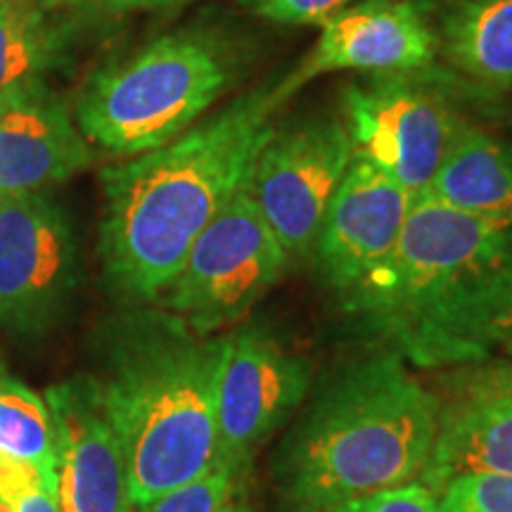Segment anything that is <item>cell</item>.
<instances>
[{"mask_svg":"<svg viewBox=\"0 0 512 512\" xmlns=\"http://www.w3.org/2000/svg\"><path fill=\"white\" fill-rule=\"evenodd\" d=\"M311 377L309 358L271 332L256 325L230 330L216 394V465L247 482L256 451L302 406Z\"/></svg>","mask_w":512,"mask_h":512,"instance_id":"ba28073f","label":"cell"},{"mask_svg":"<svg viewBox=\"0 0 512 512\" xmlns=\"http://www.w3.org/2000/svg\"><path fill=\"white\" fill-rule=\"evenodd\" d=\"M460 475L512 477V366L498 368L489 382L465 399L441 408L437 439L418 482L439 491Z\"/></svg>","mask_w":512,"mask_h":512,"instance_id":"9a60e30c","label":"cell"},{"mask_svg":"<svg viewBox=\"0 0 512 512\" xmlns=\"http://www.w3.org/2000/svg\"><path fill=\"white\" fill-rule=\"evenodd\" d=\"M287 264L290 256L245 185L202 230L157 302L197 335H219L252 311Z\"/></svg>","mask_w":512,"mask_h":512,"instance_id":"8992f818","label":"cell"},{"mask_svg":"<svg viewBox=\"0 0 512 512\" xmlns=\"http://www.w3.org/2000/svg\"><path fill=\"white\" fill-rule=\"evenodd\" d=\"M503 351H505V356H508V361H510V366H512V337L508 339V342H505Z\"/></svg>","mask_w":512,"mask_h":512,"instance_id":"83f0119b","label":"cell"},{"mask_svg":"<svg viewBox=\"0 0 512 512\" xmlns=\"http://www.w3.org/2000/svg\"><path fill=\"white\" fill-rule=\"evenodd\" d=\"M339 302L415 368L489 361L512 337V226L460 214L422 192L394 252Z\"/></svg>","mask_w":512,"mask_h":512,"instance_id":"6da1fadb","label":"cell"},{"mask_svg":"<svg viewBox=\"0 0 512 512\" xmlns=\"http://www.w3.org/2000/svg\"><path fill=\"white\" fill-rule=\"evenodd\" d=\"M0 456L34 465L57 494V432L46 399L0 368Z\"/></svg>","mask_w":512,"mask_h":512,"instance_id":"ac0fdd59","label":"cell"},{"mask_svg":"<svg viewBox=\"0 0 512 512\" xmlns=\"http://www.w3.org/2000/svg\"><path fill=\"white\" fill-rule=\"evenodd\" d=\"M228 332L197 335L171 311L138 306L102 325L91 375L140 508L216 467V394Z\"/></svg>","mask_w":512,"mask_h":512,"instance_id":"3957f363","label":"cell"},{"mask_svg":"<svg viewBox=\"0 0 512 512\" xmlns=\"http://www.w3.org/2000/svg\"><path fill=\"white\" fill-rule=\"evenodd\" d=\"M344 124L354 155L368 159L411 195L430 190L463 119L439 93L403 74L349 83Z\"/></svg>","mask_w":512,"mask_h":512,"instance_id":"30bf717a","label":"cell"},{"mask_svg":"<svg viewBox=\"0 0 512 512\" xmlns=\"http://www.w3.org/2000/svg\"><path fill=\"white\" fill-rule=\"evenodd\" d=\"M178 3H183V0H126V10H159Z\"/></svg>","mask_w":512,"mask_h":512,"instance_id":"484cf974","label":"cell"},{"mask_svg":"<svg viewBox=\"0 0 512 512\" xmlns=\"http://www.w3.org/2000/svg\"><path fill=\"white\" fill-rule=\"evenodd\" d=\"M0 512H10V510H8V508H5V505H3V503H0Z\"/></svg>","mask_w":512,"mask_h":512,"instance_id":"f1b7e54d","label":"cell"},{"mask_svg":"<svg viewBox=\"0 0 512 512\" xmlns=\"http://www.w3.org/2000/svg\"><path fill=\"white\" fill-rule=\"evenodd\" d=\"M441 403L384 351L339 370L280 448L275 479L292 512L418 482L437 439Z\"/></svg>","mask_w":512,"mask_h":512,"instance_id":"277c9868","label":"cell"},{"mask_svg":"<svg viewBox=\"0 0 512 512\" xmlns=\"http://www.w3.org/2000/svg\"><path fill=\"white\" fill-rule=\"evenodd\" d=\"M354 145L339 117H313L275 131L256 157L247 192L285 254L302 259L316 245L320 223L347 176Z\"/></svg>","mask_w":512,"mask_h":512,"instance_id":"9c48e42d","label":"cell"},{"mask_svg":"<svg viewBox=\"0 0 512 512\" xmlns=\"http://www.w3.org/2000/svg\"><path fill=\"white\" fill-rule=\"evenodd\" d=\"M245 3H252V0H245Z\"/></svg>","mask_w":512,"mask_h":512,"instance_id":"f546056e","label":"cell"},{"mask_svg":"<svg viewBox=\"0 0 512 512\" xmlns=\"http://www.w3.org/2000/svg\"><path fill=\"white\" fill-rule=\"evenodd\" d=\"M91 162L72 112L41 81L0 95V197L43 192Z\"/></svg>","mask_w":512,"mask_h":512,"instance_id":"5bb4252c","label":"cell"},{"mask_svg":"<svg viewBox=\"0 0 512 512\" xmlns=\"http://www.w3.org/2000/svg\"><path fill=\"white\" fill-rule=\"evenodd\" d=\"M437 494L441 512H512V477L460 475Z\"/></svg>","mask_w":512,"mask_h":512,"instance_id":"44dd1931","label":"cell"},{"mask_svg":"<svg viewBox=\"0 0 512 512\" xmlns=\"http://www.w3.org/2000/svg\"><path fill=\"white\" fill-rule=\"evenodd\" d=\"M55 55L57 36L41 12L0 3V95L41 81Z\"/></svg>","mask_w":512,"mask_h":512,"instance_id":"d6986e66","label":"cell"},{"mask_svg":"<svg viewBox=\"0 0 512 512\" xmlns=\"http://www.w3.org/2000/svg\"><path fill=\"white\" fill-rule=\"evenodd\" d=\"M242 491H245V482L216 465L207 475L192 479L174 491H166L164 496L147 505L131 508V512H219L230 498Z\"/></svg>","mask_w":512,"mask_h":512,"instance_id":"ffe728a7","label":"cell"},{"mask_svg":"<svg viewBox=\"0 0 512 512\" xmlns=\"http://www.w3.org/2000/svg\"><path fill=\"white\" fill-rule=\"evenodd\" d=\"M57 432V501L62 512H131L126 460L91 375L46 392Z\"/></svg>","mask_w":512,"mask_h":512,"instance_id":"4fadbf2b","label":"cell"},{"mask_svg":"<svg viewBox=\"0 0 512 512\" xmlns=\"http://www.w3.org/2000/svg\"><path fill=\"white\" fill-rule=\"evenodd\" d=\"M0 503L10 512H62L41 472L10 456H0Z\"/></svg>","mask_w":512,"mask_h":512,"instance_id":"7402d4cb","label":"cell"},{"mask_svg":"<svg viewBox=\"0 0 512 512\" xmlns=\"http://www.w3.org/2000/svg\"><path fill=\"white\" fill-rule=\"evenodd\" d=\"M427 195L460 214L512 226V145L463 121Z\"/></svg>","mask_w":512,"mask_h":512,"instance_id":"2e32d148","label":"cell"},{"mask_svg":"<svg viewBox=\"0 0 512 512\" xmlns=\"http://www.w3.org/2000/svg\"><path fill=\"white\" fill-rule=\"evenodd\" d=\"M437 38L458 72L484 86H512V0H448Z\"/></svg>","mask_w":512,"mask_h":512,"instance_id":"e0dca14e","label":"cell"},{"mask_svg":"<svg viewBox=\"0 0 512 512\" xmlns=\"http://www.w3.org/2000/svg\"><path fill=\"white\" fill-rule=\"evenodd\" d=\"M323 512H441V508L437 491L422 482H411L344 501Z\"/></svg>","mask_w":512,"mask_h":512,"instance_id":"603a6c76","label":"cell"},{"mask_svg":"<svg viewBox=\"0 0 512 512\" xmlns=\"http://www.w3.org/2000/svg\"><path fill=\"white\" fill-rule=\"evenodd\" d=\"M415 195L368 159H351L320 223L318 268L337 297L354 290L394 252Z\"/></svg>","mask_w":512,"mask_h":512,"instance_id":"7c38bea8","label":"cell"},{"mask_svg":"<svg viewBox=\"0 0 512 512\" xmlns=\"http://www.w3.org/2000/svg\"><path fill=\"white\" fill-rule=\"evenodd\" d=\"M233 50L209 31H176L102 67L83 86L74 121L88 143L117 157L157 150L233 86Z\"/></svg>","mask_w":512,"mask_h":512,"instance_id":"5b68a950","label":"cell"},{"mask_svg":"<svg viewBox=\"0 0 512 512\" xmlns=\"http://www.w3.org/2000/svg\"><path fill=\"white\" fill-rule=\"evenodd\" d=\"M354 0H252L259 17L278 24H323Z\"/></svg>","mask_w":512,"mask_h":512,"instance_id":"cb8c5ba5","label":"cell"},{"mask_svg":"<svg viewBox=\"0 0 512 512\" xmlns=\"http://www.w3.org/2000/svg\"><path fill=\"white\" fill-rule=\"evenodd\" d=\"M60 3L69 5V8H102L114 12L126 10V0H60Z\"/></svg>","mask_w":512,"mask_h":512,"instance_id":"d4e9b609","label":"cell"},{"mask_svg":"<svg viewBox=\"0 0 512 512\" xmlns=\"http://www.w3.org/2000/svg\"><path fill=\"white\" fill-rule=\"evenodd\" d=\"M280 107L273 86L256 88L102 171L100 259L114 292L136 304L162 297L202 230L247 185Z\"/></svg>","mask_w":512,"mask_h":512,"instance_id":"7a4b0ae2","label":"cell"},{"mask_svg":"<svg viewBox=\"0 0 512 512\" xmlns=\"http://www.w3.org/2000/svg\"><path fill=\"white\" fill-rule=\"evenodd\" d=\"M79 287V245L43 192L0 197V328L38 339L62 323Z\"/></svg>","mask_w":512,"mask_h":512,"instance_id":"52a82bcc","label":"cell"},{"mask_svg":"<svg viewBox=\"0 0 512 512\" xmlns=\"http://www.w3.org/2000/svg\"><path fill=\"white\" fill-rule=\"evenodd\" d=\"M219 512H254V510H252V505L247 503V498L242 496V494H238V496L230 498V501L223 505Z\"/></svg>","mask_w":512,"mask_h":512,"instance_id":"4316f807","label":"cell"},{"mask_svg":"<svg viewBox=\"0 0 512 512\" xmlns=\"http://www.w3.org/2000/svg\"><path fill=\"white\" fill-rule=\"evenodd\" d=\"M439 53L430 5L422 0H361L325 19L299 67L275 83L285 105L306 83L332 72L406 74L430 67Z\"/></svg>","mask_w":512,"mask_h":512,"instance_id":"8fae6325","label":"cell"}]
</instances>
